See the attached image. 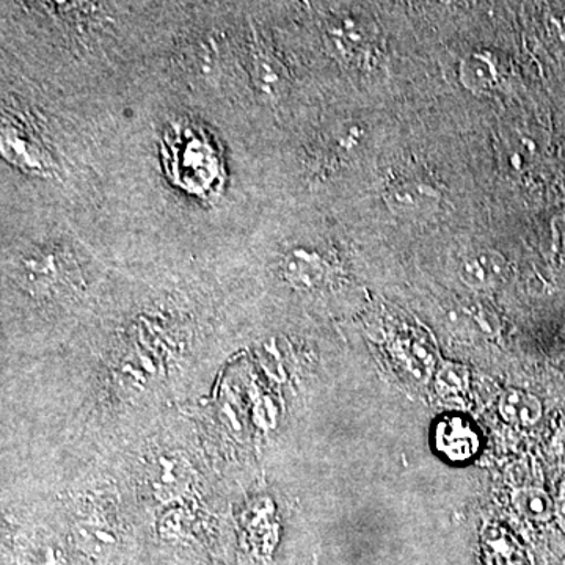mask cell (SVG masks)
<instances>
[{"mask_svg":"<svg viewBox=\"0 0 565 565\" xmlns=\"http://www.w3.org/2000/svg\"><path fill=\"white\" fill-rule=\"evenodd\" d=\"M334 52L356 66H374L377 62L381 31L371 18L343 14L333 18L329 29Z\"/></svg>","mask_w":565,"mask_h":565,"instance_id":"cell-1","label":"cell"},{"mask_svg":"<svg viewBox=\"0 0 565 565\" xmlns=\"http://www.w3.org/2000/svg\"><path fill=\"white\" fill-rule=\"evenodd\" d=\"M386 207L396 217L418 221L434 214L444 202L440 185L429 178L403 177L390 182L384 192Z\"/></svg>","mask_w":565,"mask_h":565,"instance_id":"cell-2","label":"cell"},{"mask_svg":"<svg viewBox=\"0 0 565 565\" xmlns=\"http://www.w3.org/2000/svg\"><path fill=\"white\" fill-rule=\"evenodd\" d=\"M460 280L473 291L486 292L500 288L511 275V264L503 253L482 248L467 253L457 267Z\"/></svg>","mask_w":565,"mask_h":565,"instance_id":"cell-3","label":"cell"},{"mask_svg":"<svg viewBox=\"0 0 565 565\" xmlns=\"http://www.w3.org/2000/svg\"><path fill=\"white\" fill-rule=\"evenodd\" d=\"M281 274L294 288L310 291L329 280L332 266L327 256L316 248L296 247L282 256Z\"/></svg>","mask_w":565,"mask_h":565,"instance_id":"cell-4","label":"cell"},{"mask_svg":"<svg viewBox=\"0 0 565 565\" xmlns=\"http://www.w3.org/2000/svg\"><path fill=\"white\" fill-rule=\"evenodd\" d=\"M435 448L455 463L468 462L478 455L479 435L467 419L459 416L445 418L435 427Z\"/></svg>","mask_w":565,"mask_h":565,"instance_id":"cell-5","label":"cell"},{"mask_svg":"<svg viewBox=\"0 0 565 565\" xmlns=\"http://www.w3.org/2000/svg\"><path fill=\"white\" fill-rule=\"evenodd\" d=\"M459 81L473 95L493 93L503 81L500 58L490 51L471 52L460 62Z\"/></svg>","mask_w":565,"mask_h":565,"instance_id":"cell-6","label":"cell"},{"mask_svg":"<svg viewBox=\"0 0 565 565\" xmlns=\"http://www.w3.org/2000/svg\"><path fill=\"white\" fill-rule=\"evenodd\" d=\"M500 414L515 426H533L542 418V404L533 394L522 390H508L501 394Z\"/></svg>","mask_w":565,"mask_h":565,"instance_id":"cell-7","label":"cell"},{"mask_svg":"<svg viewBox=\"0 0 565 565\" xmlns=\"http://www.w3.org/2000/svg\"><path fill=\"white\" fill-rule=\"evenodd\" d=\"M512 503L520 515L533 522H546L553 514V501L550 494L537 487L520 489L512 497Z\"/></svg>","mask_w":565,"mask_h":565,"instance_id":"cell-8","label":"cell"},{"mask_svg":"<svg viewBox=\"0 0 565 565\" xmlns=\"http://www.w3.org/2000/svg\"><path fill=\"white\" fill-rule=\"evenodd\" d=\"M437 392L444 399H460L470 386V371L463 364L446 363L435 379Z\"/></svg>","mask_w":565,"mask_h":565,"instance_id":"cell-9","label":"cell"}]
</instances>
